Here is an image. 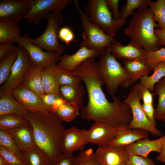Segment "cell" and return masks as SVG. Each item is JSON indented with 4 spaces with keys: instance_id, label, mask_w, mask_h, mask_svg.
<instances>
[{
    "instance_id": "obj_44",
    "label": "cell",
    "mask_w": 165,
    "mask_h": 165,
    "mask_svg": "<svg viewBox=\"0 0 165 165\" xmlns=\"http://www.w3.org/2000/svg\"><path fill=\"white\" fill-rule=\"evenodd\" d=\"M40 97L48 111L51 112L54 102L58 98L61 97L53 94H45L40 96Z\"/></svg>"
},
{
    "instance_id": "obj_4",
    "label": "cell",
    "mask_w": 165,
    "mask_h": 165,
    "mask_svg": "<svg viewBox=\"0 0 165 165\" xmlns=\"http://www.w3.org/2000/svg\"><path fill=\"white\" fill-rule=\"evenodd\" d=\"M100 56L97 62L98 70L108 93L112 97L119 86H129L131 85L130 79L124 68L108 48Z\"/></svg>"
},
{
    "instance_id": "obj_3",
    "label": "cell",
    "mask_w": 165,
    "mask_h": 165,
    "mask_svg": "<svg viewBox=\"0 0 165 165\" xmlns=\"http://www.w3.org/2000/svg\"><path fill=\"white\" fill-rule=\"evenodd\" d=\"M155 27L159 28V25L154 21L151 9L146 7L134 12L124 33L146 51H154L159 49L160 46L155 33Z\"/></svg>"
},
{
    "instance_id": "obj_46",
    "label": "cell",
    "mask_w": 165,
    "mask_h": 165,
    "mask_svg": "<svg viewBox=\"0 0 165 165\" xmlns=\"http://www.w3.org/2000/svg\"><path fill=\"white\" fill-rule=\"evenodd\" d=\"M143 110L147 117L150 122L155 127L156 123L155 118V109L153 104H145L141 105Z\"/></svg>"
},
{
    "instance_id": "obj_12",
    "label": "cell",
    "mask_w": 165,
    "mask_h": 165,
    "mask_svg": "<svg viewBox=\"0 0 165 165\" xmlns=\"http://www.w3.org/2000/svg\"><path fill=\"white\" fill-rule=\"evenodd\" d=\"M32 0H0V20L18 25L30 11Z\"/></svg>"
},
{
    "instance_id": "obj_25",
    "label": "cell",
    "mask_w": 165,
    "mask_h": 165,
    "mask_svg": "<svg viewBox=\"0 0 165 165\" xmlns=\"http://www.w3.org/2000/svg\"><path fill=\"white\" fill-rule=\"evenodd\" d=\"M123 67L128 75L131 85H134L144 76L152 71L145 61L134 60H124Z\"/></svg>"
},
{
    "instance_id": "obj_53",
    "label": "cell",
    "mask_w": 165,
    "mask_h": 165,
    "mask_svg": "<svg viewBox=\"0 0 165 165\" xmlns=\"http://www.w3.org/2000/svg\"><path fill=\"white\" fill-rule=\"evenodd\" d=\"M163 122H165V116H164V117L163 118L162 120H161Z\"/></svg>"
},
{
    "instance_id": "obj_20",
    "label": "cell",
    "mask_w": 165,
    "mask_h": 165,
    "mask_svg": "<svg viewBox=\"0 0 165 165\" xmlns=\"http://www.w3.org/2000/svg\"><path fill=\"white\" fill-rule=\"evenodd\" d=\"M6 131L12 137L22 151L36 146L33 129L28 122L24 125Z\"/></svg>"
},
{
    "instance_id": "obj_5",
    "label": "cell",
    "mask_w": 165,
    "mask_h": 165,
    "mask_svg": "<svg viewBox=\"0 0 165 165\" xmlns=\"http://www.w3.org/2000/svg\"><path fill=\"white\" fill-rule=\"evenodd\" d=\"M87 3L85 13L90 22L114 38L117 30L126 24V19H114L106 0H88Z\"/></svg>"
},
{
    "instance_id": "obj_16",
    "label": "cell",
    "mask_w": 165,
    "mask_h": 165,
    "mask_svg": "<svg viewBox=\"0 0 165 165\" xmlns=\"http://www.w3.org/2000/svg\"><path fill=\"white\" fill-rule=\"evenodd\" d=\"M108 49L116 58L124 60L145 61V59L147 51L139 45L132 41L126 45H123L116 40Z\"/></svg>"
},
{
    "instance_id": "obj_49",
    "label": "cell",
    "mask_w": 165,
    "mask_h": 165,
    "mask_svg": "<svg viewBox=\"0 0 165 165\" xmlns=\"http://www.w3.org/2000/svg\"><path fill=\"white\" fill-rule=\"evenodd\" d=\"M155 33L159 39L160 46H165V29H155Z\"/></svg>"
},
{
    "instance_id": "obj_54",
    "label": "cell",
    "mask_w": 165,
    "mask_h": 165,
    "mask_svg": "<svg viewBox=\"0 0 165 165\" xmlns=\"http://www.w3.org/2000/svg\"></svg>"
},
{
    "instance_id": "obj_10",
    "label": "cell",
    "mask_w": 165,
    "mask_h": 165,
    "mask_svg": "<svg viewBox=\"0 0 165 165\" xmlns=\"http://www.w3.org/2000/svg\"><path fill=\"white\" fill-rule=\"evenodd\" d=\"M72 2L71 0H32L31 8L24 18L36 26L50 13L61 12Z\"/></svg>"
},
{
    "instance_id": "obj_33",
    "label": "cell",
    "mask_w": 165,
    "mask_h": 165,
    "mask_svg": "<svg viewBox=\"0 0 165 165\" xmlns=\"http://www.w3.org/2000/svg\"><path fill=\"white\" fill-rule=\"evenodd\" d=\"M148 5L153 13L154 21L158 23L159 29H165V0L155 2L148 0Z\"/></svg>"
},
{
    "instance_id": "obj_51",
    "label": "cell",
    "mask_w": 165,
    "mask_h": 165,
    "mask_svg": "<svg viewBox=\"0 0 165 165\" xmlns=\"http://www.w3.org/2000/svg\"><path fill=\"white\" fill-rule=\"evenodd\" d=\"M162 149L161 152L156 158V160L165 163V135Z\"/></svg>"
},
{
    "instance_id": "obj_50",
    "label": "cell",
    "mask_w": 165,
    "mask_h": 165,
    "mask_svg": "<svg viewBox=\"0 0 165 165\" xmlns=\"http://www.w3.org/2000/svg\"><path fill=\"white\" fill-rule=\"evenodd\" d=\"M68 101H66L61 97L58 98L54 102L50 112L55 114L58 108L63 104Z\"/></svg>"
},
{
    "instance_id": "obj_47",
    "label": "cell",
    "mask_w": 165,
    "mask_h": 165,
    "mask_svg": "<svg viewBox=\"0 0 165 165\" xmlns=\"http://www.w3.org/2000/svg\"><path fill=\"white\" fill-rule=\"evenodd\" d=\"M17 49L18 46H15L12 44L0 43V61L7 55Z\"/></svg>"
},
{
    "instance_id": "obj_32",
    "label": "cell",
    "mask_w": 165,
    "mask_h": 165,
    "mask_svg": "<svg viewBox=\"0 0 165 165\" xmlns=\"http://www.w3.org/2000/svg\"><path fill=\"white\" fill-rule=\"evenodd\" d=\"M18 49L10 53L0 61V85L5 83L8 80L11 73L13 65L18 55Z\"/></svg>"
},
{
    "instance_id": "obj_38",
    "label": "cell",
    "mask_w": 165,
    "mask_h": 165,
    "mask_svg": "<svg viewBox=\"0 0 165 165\" xmlns=\"http://www.w3.org/2000/svg\"><path fill=\"white\" fill-rule=\"evenodd\" d=\"M75 165H101L92 148L83 150L75 157Z\"/></svg>"
},
{
    "instance_id": "obj_40",
    "label": "cell",
    "mask_w": 165,
    "mask_h": 165,
    "mask_svg": "<svg viewBox=\"0 0 165 165\" xmlns=\"http://www.w3.org/2000/svg\"><path fill=\"white\" fill-rule=\"evenodd\" d=\"M0 158L6 165H26L24 162L16 154L0 146Z\"/></svg>"
},
{
    "instance_id": "obj_26",
    "label": "cell",
    "mask_w": 165,
    "mask_h": 165,
    "mask_svg": "<svg viewBox=\"0 0 165 165\" xmlns=\"http://www.w3.org/2000/svg\"><path fill=\"white\" fill-rule=\"evenodd\" d=\"M59 92L61 97L66 101L75 104L80 108L83 107L85 90L81 84L60 86Z\"/></svg>"
},
{
    "instance_id": "obj_42",
    "label": "cell",
    "mask_w": 165,
    "mask_h": 165,
    "mask_svg": "<svg viewBox=\"0 0 165 165\" xmlns=\"http://www.w3.org/2000/svg\"><path fill=\"white\" fill-rule=\"evenodd\" d=\"M126 165H155L150 158H144L137 155L129 156Z\"/></svg>"
},
{
    "instance_id": "obj_6",
    "label": "cell",
    "mask_w": 165,
    "mask_h": 165,
    "mask_svg": "<svg viewBox=\"0 0 165 165\" xmlns=\"http://www.w3.org/2000/svg\"><path fill=\"white\" fill-rule=\"evenodd\" d=\"M72 1L79 13L83 29L80 47L84 46L89 49L96 50L101 55L116 40L108 36L90 22L87 15L81 9L78 0Z\"/></svg>"
},
{
    "instance_id": "obj_29",
    "label": "cell",
    "mask_w": 165,
    "mask_h": 165,
    "mask_svg": "<svg viewBox=\"0 0 165 165\" xmlns=\"http://www.w3.org/2000/svg\"><path fill=\"white\" fill-rule=\"evenodd\" d=\"M22 151L26 165H50L52 162L36 146Z\"/></svg>"
},
{
    "instance_id": "obj_19",
    "label": "cell",
    "mask_w": 165,
    "mask_h": 165,
    "mask_svg": "<svg viewBox=\"0 0 165 165\" xmlns=\"http://www.w3.org/2000/svg\"><path fill=\"white\" fill-rule=\"evenodd\" d=\"M164 136L160 138L150 140L148 138L141 139L125 147L127 153L129 156L137 155L148 158L150 153L156 152L160 154L163 146Z\"/></svg>"
},
{
    "instance_id": "obj_37",
    "label": "cell",
    "mask_w": 165,
    "mask_h": 165,
    "mask_svg": "<svg viewBox=\"0 0 165 165\" xmlns=\"http://www.w3.org/2000/svg\"><path fill=\"white\" fill-rule=\"evenodd\" d=\"M148 0H127L126 3L122 7L121 17L126 20L134 10L147 7Z\"/></svg>"
},
{
    "instance_id": "obj_23",
    "label": "cell",
    "mask_w": 165,
    "mask_h": 165,
    "mask_svg": "<svg viewBox=\"0 0 165 165\" xmlns=\"http://www.w3.org/2000/svg\"><path fill=\"white\" fill-rule=\"evenodd\" d=\"M43 68L33 64L26 74L21 84L39 96L45 94L42 80Z\"/></svg>"
},
{
    "instance_id": "obj_21",
    "label": "cell",
    "mask_w": 165,
    "mask_h": 165,
    "mask_svg": "<svg viewBox=\"0 0 165 165\" xmlns=\"http://www.w3.org/2000/svg\"><path fill=\"white\" fill-rule=\"evenodd\" d=\"M148 132L143 129L121 127L109 146L126 147L141 139L148 138Z\"/></svg>"
},
{
    "instance_id": "obj_7",
    "label": "cell",
    "mask_w": 165,
    "mask_h": 165,
    "mask_svg": "<svg viewBox=\"0 0 165 165\" xmlns=\"http://www.w3.org/2000/svg\"><path fill=\"white\" fill-rule=\"evenodd\" d=\"M142 90L139 84L135 83L123 101L130 107L132 113V119L127 127L143 129L153 135L162 136L163 134L150 122L143 110L141 103Z\"/></svg>"
},
{
    "instance_id": "obj_48",
    "label": "cell",
    "mask_w": 165,
    "mask_h": 165,
    "mask_svg": "<svg viewBox=\"0 0 165 165\" xmlns=\"http://www.w3.org/2000/svg\"><path fill=\"white\" fill-rule=\"evenodd\" d=\"M143 88L142 98L143 103L145 104H153V96L154 94H152L147 89Z\"/></svg>"
},
{
    "instance_id": "obj_11",
    "label": "cell",
    "mask_w": 165,
    "mask_h": 165,
    "mask_svg": "<svg viewBox=\"0 0 165 165\" xmlns=\"http://www.w3.org/2000/svg\"><path fill=\"white\" fill-rule=\"evenodd\" d=\"M17 58L6 82L1 85L0 90L10 91L21 85L24 77L33 64L27 51L18 45Z\"/></svg>"
},
{
    "instance_id": "obj_9",
    "label": "cell",
    "mask_w": 165,
    "mask_h": 165,
    "mask_svg": "<svg viewBox=\"0 0 165 165\" xmlns=\"http://www.w3.org/2000/svg\"><path fill=\"white\" fill-rule=\"evenodd\" d=\"M28 53L33 64L45 68L53 63L58 62L62 54L57 52H45L35 44L28 33H25L16 41Z\"/></svg>"
},
{
    "instance_id": "obj_15",
    "label": "cell",
    "mask_w": 165,
    "mask_h": 165,
    "mask_svg": "<svg viewBox=\"0 0 165 165\" xmlns=\"http://www.w3.org/2000/svg\"><path fill=\"white\" fill-rule=\"evenodd\" d=\"M89 143L88 130L72 127L66 129L64 134L62 144L63 153L73 152L82 150Z\"/></svg>"
},
{
    "instance_id": "obj_52",
    "label": "cell",
    "mask_w": 165,
    "mask_h": 165,
    "mask_svg": "<svg viewBox=\"0 0 165 165\" xmlns=\"http://www.w3.org/2000/svg\"><path fill=\"white\" fill-rule=\"evenodd\" d=\"M0 165H6L3 160L0 158Z\"/></svg>"
},
{
    "instance_id": "obj_14",
    "label": "cell",
    "mask_w": 165,
    "mask_h": 165,
    "mask_svg": "<svg viewBox=\"0 0 165 165\" xmlns=\"http://www.w3.org/2000/svg\"><path fill=\"white\" fill-rule=\"evenodd\" d=\"M9 91L27 111L33 112L49 111L40 96L22 85Z\"/></svg>"
},
{
    "instance_id": "obj_13",
    "label": "cell",
    "mask_w": 165,
    "mask_h": 165,
    "mask_svg": "<svg viewBox=\"0 0 165 165\" xmlns=\"http://www.w3.org/2000/svg\"><path fill=\"white\" fill-rule=\"evenodd\" d=\"M121 127L104 121H95L88 130L89 143L99 147L109 146Z\"/></svg>"
},
{
    "instance_id": "obj_45",
    "label": "cell",
    "mask_w": 165,
    "mask_h": 165,
    "mask_svg": "<svg viewBox=\"0 0 165 165\" xmlns=\"http://www.w3.org/2000/svg\"><path fill=\"white\" fill-rule=\"evenodd\" d=\"M108 7L113 18L116 20L120 19L121 17V11L118 10L119 0H106Z\"/></svg>"
},
{
    "instance_id": "obj_35",
    "label": "cell",
    "mask_w": 165,
    "mask_h": 165,
    "mask_svg": "<svg viewBox=\"0 0 165 165\" xmlns=\"http://www.w3.org/2000/svg\"><path fill=\"white\" fill-rule=\"evenodd\" d=\"M0 145L16 154L24 162L23 151L16 141L6 131L0 129Z\"/></svg>"
},
{
    "instance_id": "obj_28",
    "label": "cell",
    "mask_w": 165,
    "mask_h": 165,
    "mask_svg": "<svg viewBox=\"0 0 165 165\" xmlns=\"http://www.w3.org/2000/svg\"><path fill=\"white\" fill-rule=\"evenodd\" d=\"M153 72L150 76L146 75L140 79L139 84L143 88L154 91L155 85L165 77V63H160L153 69Z\"/></svg>"
},
{
    "instance_id": "obj_8",
    "label": "cell",
    "mask_w": 165,
    "mask_h": 165,
    "mask_svg": "<svg viewBox=\"0 0 165 165\" xmlns=\"http://www.w3.org/2000/svg\"><path fill=\"white\" fill-rule=\"evenodd\" d=\"M45 18L47 20L45 30L40 36L33 39V41L42 49L47 52H57L62 54L64 47L60 43L58 39L59 31L63 23L61 12H51Z\"/></svg>"
},
{
    "instance_id": "obj_27",
    "label": "cell",
    "mask_w": 165,
    "mask_h": 165,
    "mask_svg": "<svg viewBox=\"0 0 165 165\" xmlns=\"http://www.w3.org/2000/svg\"><path fill=\"white\" fill-rule=\"evenodd\" d=\"M21 30L18 25L0 20V42L13 44L21 36Z\"/></svg>"
},
{
    "instance_id": "obj_39",
    "label": "cell",
    "mask_w": 165,
    "mask_h": 165,
    "mask_svg": "<svg viewBox=\"0 0 165 165\" xmlns=\"http://www.w3.org/2000/svg\"><path fill=\"white\" fill-rule=\"evenodd\" d=\"M145 61L152 70L159 63H165V48L154 51H147Z\"/></svg>"
},
{
    "instance_id": "obj_30",
    "label": "cell",
    "mask_w": 165,
    "mask_h": 165,
    "mask_svg": "<svg viewBox=\"0 0 165 165\" xmlns=\"http://www.w3.org/2000/svg\"><path fill=\"white\" fill-rule=\"evenodd\" d=\"M154 94L158 96L157 105L155 109V119L162 120L165 116V78H163L156 84Z\"/></svg>"
},
{
    "instance_id": "obj_36",
    "label": "cell",
    "mask_w": 165,
    "mask_h": 165,
    "mask_svg": "<svg viewBox=\"0 0 165 165\" xmlns=\"http://www.w3.org/2000/svg\"><path fill=\"white\" fill-rule=\"evenodd\" d=\"M58 68L57 81L60 86L65 85L81 84L82 81L81 79L73 72H69Z\"/></svg>"
},
{
    "instance_id": "obj_2",
    "label": "cell",
    "mask_w": 165,
    "mask_h": 165,
    "mask_svg": "<svg viewBox=\"0 0 165 165\" xmlns=\"http://www.w3.org/2000/svg\"><path fill=\"white\" fill-rule=\"evenodd\" d=\"M23 116L32 127L36 146L51 162L63 153L62 144L66 129L55 114L27 111Z\"/></svg>"
},
{
    "instance_id": "obj_41",
    "label": "cell",
    "mask_w": 165,
    "mask_h": 165,
    "mask_svg": "<svg viewBox=\"0 0 165 165\" xmlns=\"http://www.w3.org/2000/svg\"><path fill=\"white\" fill-rule=\"evenodd\" d=\"M75 157L73 152L63 153L54 161L50 165H75Z\"/></svg>"
},
{
    "instance_id": "obj_17",
    "label": "cell",
    "mask_w": 165,
    "mask_h": 165,
    "mask_svg": "<svg viewBox=\"0 0 165 165\" xmlns=\"http://www.w3.org/2000/svg\"><path fill=\"white\" fill-rule=\"evenodd\" d=\"M94 154L101 165H126L129 156L125 147H99Z\"/></svg>"
},
{
    "instance_id": "obj_18",
    "label": "cell",
    "mask_w": 165,
    "mask_h": 165,
    "mask_svg": "<svg viewBox=\"0 0 165 165\" xmlns=\"http://www.w3.org/2000/svg\"><path fill=\"white\" fill-rule=\"evenodd\" d=\"M100 53L95 50L89 49L84 46L79 49L74 54H65L61 57L56 64L59 68L69 72H73L78 66L87 59L100 55Z\"/></svg>"
},
{
    "instance_id": "obj_31",
    "label": "cell",
    "mask_w": 165,
    "mask_h": 165,
    "mask_svg": "<svg viewBox=\"0 0 165 165\" xmlns=\"http://www.w3.org/2000/svg\"><path fill=\"white\" fill-rule=\"evenodd\" d=\"M80 109L75 104L68 101L61 106L55 114L61 121L70 122L79 115Z\"/></svg>"
},
{
    "instance_id": "obj_22",
    "label": "cell",
    "mask_w": 165,
    "mask_h": 165,
    "mask_svg": "<svg viewBox=\"0 0 165 165\" xmlns=\"http://www.w3.org/2000/svg\"><path fill=\"white\" fill-rule=\"evenodd\" d=\"M27 111L10 92L0 90V116L14 114L23 116Z\"/></svg>"
},
{
    "instance_id": "obj_24",
    "label": "cell",
    "mask_w": 165,
    "mask_h": 165,
    "mask_svg": "<svg viewBox=\"0 0 165 165\" xmlns=\"http://www.w3.org/2000/svg\"><path fill=\"white\" fill-rule=\"evenodd\" d=\"M56 63L44 68L42 72V85L45 94H53L59 95L60 86L57 82L58 68Z\"/></svg>"
},
{
    "instance_id": "obj_43",
    "label": "cell",
    "mask_w": 165,
    "mask_h": 165,
    "mask_svg": "<svg viewBox=\"0 0 165 165\" xmlns=\"http://www.w3.org/2000/svg\"><path fill=\"white\" fill-rule=\"evenodd\" d=\"M58 38L64 42L67 46L69 45L74 38V35L71 29L68 27L61 28L59 31Z\"/></svg>"
},
{
    "instance_id": "obj_34",
    "label": "cell",
    "mask_w": 165,
    "mask_h": 165,
    "mask_svg": "<svg viewBox=\"0 0 165 165\" xmlns=\"http://www.w3.org/2000/svg\"><path fill=\"white\" fill-rule=\"evenodd\" d=\"M28 121L23 116L14 114L0 116V129L7 130L24 125Z\"/></svg>"
},
{
    "instance_id": "obj_1",
    "label": "cell",
    "mask_w": 165,
    "mask_h": 165,
    "mask_svg": "<svg viewBox=\"0 0 165 165\" xmlns=\"http://www.w3.org/2000/svg\"><path fill=\"white\" fill-rule=\"evenodd\" d=\"M73 72L84 82L88 93L87 104L81 108L83 119L106 122L119 127L129 125L132 117L130 107L115 95L112 97V102L107 99L102 89L105 84L95 58L87 59Z\"/></svg>"
}]
</instances>
